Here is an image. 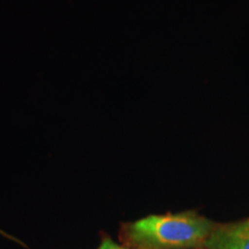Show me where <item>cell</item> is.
<instances>
[{"label": "cell", "instance_id": "cell-1", "mask_svg": "<svg viewBox=\"0 0 249 249\" xmlns=\"http://www.w3.org/2000/svg\"><path fill=\"white\" fill-rule=\"evenodd\" d=\"M213 223L194 213L151 214L124 227L126 246L136 249L202 247Z\"/></svg>", "mask_w": 249, "mask_h": 249}, {"label": "cell", "instance_id": "cell-2", "mask_svg": "<svg viewBox=\"0 0 249 249\" xmlns=\"http://www.w3.org/2000/svg\"><path fill=\"white\" fill-rule=\"evenodd\" d=\"M204 249H249V219L213 229Z\"/></svg>", "mask_w": 249, "mask_h": 249}, {"label": "cell", "instance_id": "cell-3", "mask_svg": "<svg viewBox=\"0 0 249 249\" xmlns=\"http://www.w3.org/2000/svg\"><path fill=\"white\" fill-rule=\"evenodd\" d=\"M99 249H136V248H132V247H128V246L119 245L112 240L111 238H105L104 240L102 241L101 246H99Z\"/></svg>", "mask_w": 249, "mask_h": 249}, {"label": "cell", "instance_id": "cell-4", "mask_svg": "<svg viewBox=\"0 0 249 249\" xmlns=\"http://www.w3.org/2000/svg\"><path fill=\"white\" fill-rule=\"evenodd\" d=\"M179 249H204L203 247H191V248H179Z\"/></svg>", "mask_w": 249, "mask_h": 249}]
</instances>
